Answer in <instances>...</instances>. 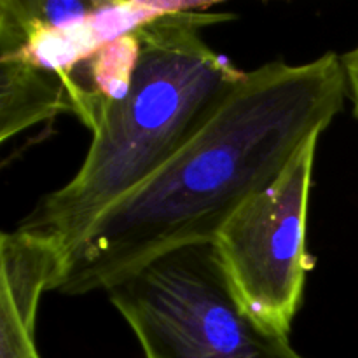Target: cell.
I'll return each mask as SVG.
<instances>
[{
  "label": "cell",
  "instance_id": "obj_1",
  "mask_svg": "<svg viewBox=\"0 0 358 358\" xmlns=\"http://www.w3.org/2000/svg\"><path fill=\"white\" fill-rule=\"evenodd\" d=\"M346 98L341 55L332 51L299 65L271 59L245 72L164 166L94 220L51 292H107L161 255L212 243L310 136L331 126Z\"/></svg>",
  "mask_w": 358,
  "mask_h": 358
},
{
  "label": "cell",
  "instance_id": "obj_2",
  "mask_svg": "<svg viewBox=\"0 0 358 358\" xmlns=\"http://www.w3.org/2000/svg\"><path fill=\"white\" fill-rule=\"evenodd\" d=\"M233 17L184 2L136 30L138 62L126 94L100 114L77 173L17 226L49 241L62 266L94 220L164 166L245 76L203 35Z\"/></svg>",
  "mask_w": 358,
  "mask_h": 358
},
{
  "label": "cell",
  "instance_id": "obj_3",
  "mask_svg": "<svg viewBox=\"0 0 358 358\" xmlns=\"http://www.w3.org/2000/svg\"><path fill=\"white\" fill-rule=\"evenodd\" d=\"M105 294L145 358H306L243 313L212 243L161 255Z\"/></svg>",
  "mask_w": 358,
  "mask_h": 358
},
{
  "label": "cell",
  "instance_id": "obj_4",
  "mask_svg": "<svg viewBox=\"0 0 358 358\" xmlns=\"http://www.w3.org/2000/svg\"><path fill=\"white\" fill-rule=\"evenodd\" d=\"M322 133L310 136L275 180L247 199L213 238L220 269L247 317L290 338L313 261L308 217Z\"/></svg>",
  "mask_w": 358,
  "mask_h": 358
},
{
  "label": "cell",
  "instance_id": "obj_5",
  "mask_svg": "<svg viewBox=\"0 0 358 358\" xmlns=\"http://www.w3.org/2000/svg\"><path fill=\"white\" fill-rule=\"evenodd\" d=\"M62 268L49 241L16 227L0 238V358H42L35 341L38 306Z\"/></svg>",
  "mask_w": 358,
  "mask_h": 358
},
{
  "label": "cell",
  "instance_id": "obj_6",
  "mask_svg": "<svg viewBox=\"0 0 358 358\" xmlns=\"http://www.w3.org/2000/svg\"><path fill=\"white\" fill-rule=\"evenodd\" d=\"M346 94H348L350 101H352L353 115L358 119V76L346 77Z\"/></svg>",
  "mask_w": 358,
  "mask_h": 358
}]
</instances>
